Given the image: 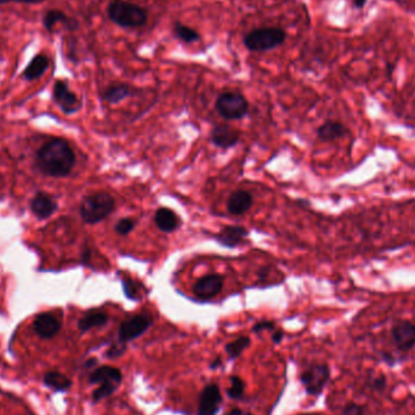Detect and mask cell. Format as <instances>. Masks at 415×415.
Listing matches in <instances>:
<instances>
[{"label": "cell", "instance_id": "obj_1", "mask_svg": "<svg viewBox=\"0 0 415 415\" xmlns=\"http://www.w3.org/2000/svg\"><path fill=\"white\" fill-rule=\"evenodd\" d=\"M38 169L50 177H66L75 166V154L65 138H54L38 150Z\"/></svg>", "mask_w": 415, "mask_h": 415}, {"label": "cell", "instance_id": "obj_2", "mask_svg": "<svg viewBox=\"0 0 415 415\" xmlns=\"http://www.w3.org/2000/svg\"><path fill=\"white\" fill-rule=\"evenodd\" d=\"M115 208V201L111 194L107 192H96L84 197L79 214L85 224L96 225L99 222L106 220L111 215Z\"/></svg>", "mask_w": 415, "mask_h": 415}, {"label": "cell", "instance_id": "obj_3", "mask_svg": "<svg viewBox=\"0 0 415 415\" xmlns=\"http://www.w3.org/2000/svg\"><path fill=\"white\" fill-rule=\"evenodd\" d=\"M107 16L110 21L122 28L143 27L148 19L147 11L140 5L123 0H112L107 6Z\"/></svg>", "mask_w": 415, "mask_h": 415}, {"label": "cell", "instance_id": "obj_4", "mask_svg": "<svg viewBox=\"0 0 415 415\" xmlns=\"http://www.w3.org/2000/svg\"><path fill=\"white\" fill-rule=\"evenodd\" d=\"M122 380V372L115 367L101 365L95 369L89 377V383L99 385V388L92 392V401L100 402L107 397L112 396L117 391V388H119Z\"/></svg>", "mask_w": 415, "mask_h": 415}, {"label": "cell", "instance_id": "obj_5", "mask_svg": "<svg viewBox=\"0 0 415 415\" xmlns=\"http://www.w3.org/2000/svg\"><path fill=\"white\" fill-rule=\"evenodd\" d=\"M286 33L278 27H263L254 29L243 38L245 46L253 52H263L276 49L284 44Z\"/></svg>", "mask_w": 415, "mask_h": 415}, {"label": "cell", "instance_id": "obj_6", "mask_svg": "<svg viewBox=\"0 0 415 415\" xmlns=\"http://www.w3.org/2000/svg\"><path fill=\"white\" fill-rule=\"evenodd\" d=\"M215 111L225 120H240L249 113V102L238 92H224L215 101Z\"/></svg>", "mask_w": 415, "mask_h": 415}, {"label": "cell", "instance_id": "obj_7", "mask_svg": "<svg viewBox=\"0 0 415 415\" xmlns=\"http://www.w3.org/2000/svg\"><path fill=\"white\" fill-rule=\"evenodd\" d=\"M330 377V369L324 363H314L305 369L301 373L300 380L304 386L305 391L311 396H319L326 388Z\"/></svg>", "mask_w": 415, "mask_h": 415}, {"label": "cell", "instance_id": "obj_8", "mask_svg": "<svg viewBox=\"0 0 415 415\" xmlns=\"http://www.w3.org/2000/svg\"><path fill=\"white\" fill-rule=\"evenodd\" d=\"M153 319L148 314H134L120 323L118 329V342L126 345L138 337H143L152 326Z\"/></svg>", "mask_w": 415, "mask_h": 415}, {"label": "cell", "instance_id": "obj_9", "mask_svg": "<svg viewBox=\"0 0 415 415\" xmlns=\"http://www.w3.org/2000/svg\"><path fill=\"white\" fill-rule=\"evenodd\" d=\"M52 97L57 106L60 107L61 111L66 115H73L82 108V101L69 89L68 83L66 80H56L52 89Z\"/></svg>", "mask_w": 415, "mask_h": 415}, {"label": "cell", "instance_id": "obj_10", "mask_svg": "<svg viewBox=\"0 0 415 415\" xmlns=\"http://www.w3.org/2000/svg\"><path fill=\"white\" fill-rule=\"evenodd\" d=\"M222 395L217 384H208L199 393L198 409L197 415H217L220 411Z\"/></svg>", "mask_w": 415, "mask_h": 415}, {"label": "cell", "instance_id": "obj_11", "mask_svg": "<svg viewBox=\"0 0 415 415\" xmlns=\"http://www.w3.org/2000/svg\"><path fill=\"white\" fill-rule=\"evenodd\" d=\"M224 284H225V279L219 273L207 275L199 278L198 281L194 283V294L196 298L201 300L214 299L221 293Z\"/></svg>", "mask_w": 415, "mask_h": 415}, {"label": "cell", "instance_id": "obj_12", "mask_svg": "<svg viewBox=\"0 0 415 415\" xmlns=\"http://www.w3.org/2000/svg\"><path fill=\"white\" fill-rule=\"evenodd\" d=\"M392 339L398 349L411 350L415 346V323L402 319L392 327Z\"/></svg>", "mask_w": 415, "mask_h": 415}, {"label": "cell", "instance_id": "obj_13", "mask_svg": "<svg viewBox=\"0 0 415 415\" xmlns=\"http://www.w3.org/2000/svg\"><path fill=\"white\" fill-rule=\"evenodd\" d=\"M240 133L230 125H217L210 133V141L214 146L221 150H230L238 145Z\"/></svg>", "mask_w": 415, "mask_h": 415}, {"label": "cell", "instance_id": "obj_14", "mask_svg": "<svg viewBox=\"0 0 415 415\" xmlns=\"http://www.w3.org/2000/svg\"><path fill=\"white\" fill-rule=\"evenodd\" d=\"M248 235H249V231L245 226L228 225V226L222 227L221 231L215 235V240L224 248L235 249L245 242Z\"/></svg>", "mask_w": 415, "mask_h": 415}, {"label": "cell", "instance_id": "obj_15", "mask_svg": "<svg viewBox=\"0 0 415 415\" xmlns=\"http://www.w3.org/2000/svg\"><path fill=\"white\" fill-rule=\"evenodd\" d=\"M61 327H62V323L60 319H57L55 314H49V312L38 314L33 322L34 333L42 339H51L55 337L56 334L60 332Z\"/></svg>", "mask_w": 415, "mask_h": 415}, {"label": "cell", "instance_id": "obj_16", "mask_svg": "<svg viewBox=\"0 0 415 415\" xmlns=\"http://www.w3.org/2000/svg\"><path fill=\"white\" fill-rule=\"evenodd\" d=\"M253 196L248 191H235L228 196L227 198V212L233 217H240L247 212H249L250 208L253 207Z\"/></svg>", "mask_w": 415, "mask_h": 415}, {"label": "cell", "instance_id": "obj_17", "mask_svg": "<svg viewBox=\"0 0 415 415\" xmlns=\"http://www.w3.org/2000/svg\"><path fill=\"white\" fill-rule=\"evenodd\" d=\"M154 224L158 230L164 233H173L181 226L180 217L169 208H158L154 212Z\"/></svg>", "mask_w": 415, "mask_h": 415}, {"label": "cell", "instance_id": "obj_18", "mask_svg": "<svg viewBox=\"0 0 415 415\" xmlns=\"http://www.w3.org/2000/svg\"><path fill=\"white\" fill-rule=\"evenodd\" d=\"M59 23L64 24L68 31H75L79 27L77 20L69 17L68 15H66L61 10H49L43 16V26L49 33L54 32V27Z\"/></svg>", "mask_w": 415, "mask_h": 415}, {"label": "cell", "instance_id": "obj_19", "mask_svg": "<svg viewBox=\"0 0 415 415\" xmlns=\"http://www.w3.org/2000/svg\"><path fill=\"white\" fill-rule=\"evenodd\" d=\"M31 210L39 220H45L57 210V203L50 194L39 192L31 202Z\"/></svg>", "mask_w": 415, "mask_h": 415}, {"label": "cell", "instance_id": "obj_20", "mask_svg": "<svg viewBox=\"0 0 415 415\" xmlns=\"http://www.w3.org/2000/svg\"><path fill=\"white\" fill-rule=\"evenodd\" d=\"M347 134H349V129L337 120H327L317 128V138L324 143H330V141L345 138Z\"/></svg>", "mask_w": 415, "mask_h": 415}, {"label": "cell", "instance_id": "obj_21", "mask_svg": "<svg viewBox=\"0 0 415 415\" xmlns=\"http://www.w3.org/2000/svg\"><path fill=\"white\" fill-rule=\"evenodd\" d=\"M50 66V60L48 56L44 54H37L32 57V60L29 61L27 67L23 71V79H26L28 82H33L41 78L43 74L45 73L48 68Z\"/></svg>", "mask_w": 415, "mask_h": 415}, {"label": "cell", "instance_id": "obj_22", "mask_svg": "<svg viewBox=\"0 0 415 415\" xmlns=\"http://www.w3.org/2000/svg\"><path fill=\"white\" fill-rule=\"evenodd\" d=\"M130 96H131V89L128 84H112L102 92V100L110 105H118Z\"/></svg>", "mask_w": 415, "mask_h": 415}, {"label": "cell", "instance_id": "obj_23", "mask_svg": "<svg viewBox=\"0 0 415 415\" xmlns=\"http://www.w3.org/2000/svg\"><path fill=\"white\" fill-rule=\"evenodd\" d=\"M108 323V316L101 311H90L84 314L78 321V329L82 333H87L94 328H100L106 326Z\"/></svg>", "mask_w": 415, "mask_h": 415}, {"label": "cell", "instance_id": "obj_24", "mask_svg": "<svg viewBox=\"0 0 415 415\" xmlns=\"http://www.w3.org/2000/svg\"><path fill=\"white\" fill-rule=\"evenodd\" d=\"M44 384L54 391L65 392L72 386V380L60 372H49L44 377Z\"/></svg>", "mask_w": 415, "mask_h": 415}, {"label": "cell", "instance_id": "obj_25", "mask_svg": "<svg viewBox=\"0 0 415 415\" xmlns=\"http://www.w3.org/2000/svg\"><path fill=\"white\" fill-rule=\"evenodd\" d=\"M174 34L177 39H180L181 42L186 44H192V43L198 42L201 39V34L196 29L181 22L174 23Z\"/></svg>", "mask_w": 415, "mask_h": 415}, {"label": "cell", "instance_id": "obj_26", "mask_svg": "<svg viewBox=\"0 0 415 415\" xmlns=\"http://www.w3.org/2000/svg\"><path fill=\"white\" fill-rule=\"evenodd\" d=\"M250 342H252V340H250L249 337H240L233 342H228L225 346V351H226V354L231 360H235V358H238L243 354V351L249 347Z\"/></svg>", "mask_w": 415, "mask_h": 415}, {"label": "cell", "instance_id": "obj_27", "mask_svg": "<svg viewBox=\"0 0 415 415\" xmlns=\"http://www.w3.org/2000/svg\"><path fill=\"white\" fill-rule=\"evenodd\" d=\"M245 384L240 377L232 375L230 378V388L227 390V395L232 400H240L245 395Z\"/></svg>", "mask_w": 415, "mask_h": 415}, {"label": "cell", "instance_id": "obj_28", "mask_svg": "<svg viewBox=\"0 0 415 415\" xmlns=\"http://www.w3.org/2000/svg\"><path fill=\"white\" fill-rule=\"evenodd\" d=\"M136 227V220H134L133 217H123L117 221L115 225V231L119 235H128L134 231Z\"/></svg>", "mask_w": 415, "mask_h": 415}, {"label": "cell", "instance_id": "obj_29", "mask_svg": "<svg viewBox=\"0 0 415 415\" xmlns=\"http://www.w3.org/2000/svg\"><path fill=\"white\" fill-rule=\"evenodd\" d=\"M120 282H122V288L124 291V296L133 301L138 300V288L136 283L130 277L126 276L122 277Z\"/></svg>", "mask_w": 415, "mask_h": 415}, {"label": "cell", "instance_id": "obj_30", "mask_svg": "<svg viewBox=\"0 0 415 415\" xmlns=\"http://www.w3.org/2000/svg\"><path fill=\"white\" fill-rule=\"evenodd\" d=\"M275 328H276V324L272 321H260V322L254 324L252 330L255 334H260V333L265 332V330H275Z\"/></svg>", "mask_w": 415, "mask_h": 415}, {"label": "cell", "instance_id": "obj_31", "mask_svg": "<svg viewBox=\"0 0 415 415\" xmlns=\"http://www.w3.org/2000/svg\"><path fill=\"white\" fill-rule=\"evenodd\" d=\"M342 415H365V408L354 402L347 403L342 409Z\"/></svg>", "mask_w": 415, "mask_h": 415}, {"label": "cell", "instance_id": "obj_32", "mask_svg": "<svg viewBox=\"0 0 415 415\" xmlns=\"http://www.w3.org/2000/svg\"><path fill=\"white\" fill-rule=\"evenodd\" d=\"M125 350H126V345L118 342L117 344H113L111 346V349L107 351V357L108 358H117V357H120V356L123 355Z\"/></svg>", "mask_w": 415, "mask_h": 415}, {"label": "cell", "instance_id": "obj_33", "mask_svg": "<svg viewBox=\"0 0 415 415\" xmlns=\"http://www.w3.org/2000/svg\"><path fill=\"white\" fill-rule=\"evenodd\" d=\"M368 388L370 390H373V391H384L385 388H386V380L383 377H380V378L377 377V378L370 379L369 380Z\"/></svg>", "mask_w": 415, "mask_h": 415}, {"label": "cell", "instance_id": "obj_34", "mask_svg": "<svg viewBox=\"0 0 415 415\" xmlns=\"http://www.w3.org/2000/svg\"><path fill=\"white\" fill-rule=\"evenodd\" d=\"M283 337H284V333L282 332V330H279V329H277V330H275L272 334L273 344H276V345L281 344L282 340H283Z\"/></svg>", "mask_w": 415, "mask_h": 415}, {"label": "cell", "instance_id": "obj_35", "mask_svg": "<svg viewBox=\"0 0 415 415\" xmlns=\"http://www.w3.org/2000/svg\"><path fill=\"white\" fill-rule=\"evenodd\" d=\"M225 415H252L249 412L242 411V409H232Z\"/></svg>", "mask_w": 415, "mask_h": 415}, {"label": "cell", "instance_id": "obj_36", "mask_svg": "<svg viewBox=\"0 0 415 415\" xmlns=\"http://www.w3.org/2000/svg\"><path fill=\"white\" fill-rule=\"evenodd\" d=\"M365 4H367V0H354L356 9H363Z\"/></svg>", "mask_w": 415, "mask_h": 415}, {"label": "cell", "instance_id": "obj_37", "mask_svg": "<svg viewBox=\"0 0 415 415\" xmlns=\"http://www.w3.org/2000/svg\"><path fill=\"white\" fill-rule=\"evenodd\" d=\"M222 365V360L221 357H217L215 360L212 361V365H210V368L212 369H217Z\"/></svg>", "mask_w": 415, "mask_h": 415}, {"label": "cell", "instance_id": "obj_38", "mask_svg": "<svg viewBox=\"0 0 415 415\" xmlns=\"http://www.w3.org/2000/svg\"><path fill=\"white\" fill-rule=\"evenodd\" d=\"M44 0H17V3H22V4H38V3H43Z\"/></svg>", "mask_w": 415, "mask_h": 415}, {"label": "cell", "instance_id": "obj_39", "mask_svg": "<svg viewBox=\"0 0 415 415\" xmlns=\"http://www.w3.org/2000/svg\"><path fill=\"white\" fill-rule=\"evenodd\" d=\"M11 1L17 3V0H0V5L8 4V3H11Z\"/></svg>", "mask_w": 415, "mask_h": 415}]
</instances>
